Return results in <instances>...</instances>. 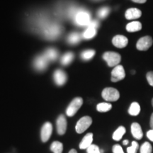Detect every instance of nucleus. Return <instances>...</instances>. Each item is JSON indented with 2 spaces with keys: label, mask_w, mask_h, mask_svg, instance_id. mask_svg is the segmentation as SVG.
Segmentation results:
<instances>
[{
  "label": "nucleus",
  "mask_w": 153,
  "mask_h": 153,
  "mask_svg": "<svg viewBox=\"0 0 153 153\" xmlns=\"http://www.w3.org/2000/svg\"><path fill=\"white\" fill-rule=\"evenodd\" d=\"M81 35L79 33L74 32V33H70L68 37V42L71 45H75L77 44L81 40Z\"/></svg>",
  "instance_id": "obj_22"
},
{
  "label": "nucleus",
  "mask_w": 153,
  "mask_h": 153,
  "mask_svg": "<svg viewBox=\"0 0 153 153\" xmlns=\"http://www.w3.org/2000/svg\"><path fill=\"white\" fill-rule=\"evenodd\" d=\"M96 35H97V28L87 27L82 33V38L84 39L89 40L93 38Z\"/></svg>",
  "instance_id": "obj_20"
},
{
  "label": "nucleus",
  "mask_w": 153,
  "mask_h": 153,
  "mask_svg": "<svg viewBox=\"0 0 153 153\" xmlns=\"http://www.w3.org/2000/svg\"><path fill=\"white\" fill-rule=\"evenodd\" d=\"M92 123V118L90 116H84L78 120L75 126V131L77 133L81 134L90 127Z\"/></svg>",
  "instance_id": "obj_5"
},
{
  "label": "nucleus",
  "mask_w": 153,
  "mask_h": 153,
  "mask_svg": "<svg viewBox=\"0 0 153 153\" xmlns=\"http://www.w3.org/2000/svg\"><path fill=\"white\" fill-rule=\"evenodd\" d=\"M146 78L148 80L149 85L153 87V71L148 72L146 74Z\"/></svg>",
  "instance_id": "obj_32"
},
{
  "label": "nucleus",
  "mask_w": 153,
  "mask_h": 153,
  "mask_svg": "<svg viewBox=\"0 0 153 153\" xmlns=\"http://www.w3.org/2000/svg\"><path fill=\"white\" fill-rule=\"evenodd\" d=\"M112 108V105L110 103L107 102H102L100 104H97V110L99 112L101 113H105L108 112Z\"/></svg>",
  "instance_id": "obj_24"
},
{
  "label": "nucleus",
  "mask_w": 153,
  "mask_h": 153,
  "mask_svg": "<svg viewBox=\"0 0 153 153\" xmlns=\"http://www.w3.org/2000/svg\"><path fill=\"white\" fill-rule=\"evenodd\" d=\"M99 23L98 21L97 20H91L89 24L87 25V27H90V28H97L99 27Z\"/></svg>",
  "instance_id": "obj_33"
},
{
  "label": "nucleus",
  "mask_w": 153,
  "mask_h": 153,
  "mask_svg": "<svg viewBox=\"0 0 153 153\" xmlns=\"http://www.w3.org/2000/svg\"><path fill=\"white\" fill-rule=\"evenodd\" d=\"M56 126L57 132L59 135H63L66 133L68 123H67V120L64 115H60L58 116L56 120Z\"/></svg>",
  "instance_id": "obj_11"
},
{
  "label": "nucleus",
  "mask_w": 153,
  "mask_h": 153,
  "mask_svg": "<svg viewBox=\"0 0 153 153\" xmlns=\"http://www.w3.org/2000/svg\"><path fill=\"white\" fill-rule=\"evenodd\" d=\"M140 112V106L137 102H133L128 108V114L131 116H136Z\"/></svg>",
  "instance_id": "obj_21"
},
{
  "label": "nucleus",
  "mask_w": 153,
  "mask_h": 153,
  "mask_svg": "<svg viewBox=\"0 0 153 153\" xmlns=\"http://www.w3.org/2000/svg\"><path fill=\"white\" fill-rule=\"evenodd\" d=\"M112 151L113 153H125L122 147L118 144H116L113 146Z\"/></svg>",
  "instance_id": "obj_31"
},
{
  "label": "nucleus",
  "mask_w": 153,
  "mask_h": 153,
  "mask_svg": "<svg viewBox=\"0 0 153 153\" xmlns=\"http://www.w3.org/2000/svg\"><path fill=\"white\" fill-rule=\"evenodd\" d=\"M87 153H101V150L97 145L92 144L87 149Z\"/></svg>",
  "instance_id": "obj_30"
},
{
  "label": "nucleus",
  "mask_w": 153,
  "mask_h": 153,
  "mask_svg": "<svg viewBox=\"0 0 153 153\" xmlns=\"http://www.w3.org/2000/svg\"><path fill=\"white\" fill-rule=\"evenodd\" d=\"M131 73H132V74H135V70H132Z\"/></svg>",
  "instance_id": "obj_39"
},
{
  "label": "nucleus",
  "mask_w": 153,
  "mask_h": 153,
  "mask_svg": "<svg viewBox=\"0 0 153 153\" xmlns=\"http://www.w3.org/2000/svg\"><path fill=\"white\" fill-rule=\"evenodd\" d=\"M44 37L48 40H55L62 33V27L57 23H49L42 30Z\"/></svg>",
  "instance_id": "obj_1"
},
{
  "label": "nucleus",
  "mask_w": 153,
  "mask_h": 153,
  "mask_svg": "<svg viewBox=\"0 0 153 153\" xmlns=\"http://www.w3.org/2000/svg\"><path fill=\"white\" fill-rule=\"evenodd\" d=\"M147 137L150 140L151 142L153 143V130L151 129L150 131H148L146 133Z\"/></svg>",
  "instance_id": "obj_34"
},
{
  "label": "nucleus",
  "mask_w": 153,
  "mask_h": 153,
  "mask_svg": "<svg viewBox=\"0 0 153 153\" xmlns=\"http://www.w3.org/2000/svg\"><path fill=\"white\" fill-rule=\"evenodd\" d=\"M82 104H83V99L81 97L74 98L68 106V108H67V116H69V117H72V116H74L76 113L78 111V110L81 108Z\"/></svg>",
  "instance_id": "obj_4"
},
{
  "label": "nucleus",
  "mask_w": 153,
  "mask_h": 153,
  "mask_svg": "<svg viewBox=\"0 0 153 153\" xmlns=\"http://www.w3.org/2000/svg\"><path fill=\"white\" fill-rule=\"evenodd\" d=\"M128 143H129V141L128 140H124L123 141V145H128Z\"/></svg>",
  "instance_id": "obj_37"
},
{
  "label": "nucleus",
  "mask_w": 153,
  "mask_h": 153,
  "mask_svg": "<svg viewBox=\"0 0 153 153\" xmlns=\"http://www.w3.org/2000/svg\"><path fill=\"white\" fill-rule=\"evenodd\" d=\"M74 58V54L71 52L67 53L61 57V63L63 65H68L72 62Z\"/></svg>",
  "instance_id": "obj_25"
},
{
  "label": "nucleus",
  "mask_w": 153,
  "mask_h": 153,
  "mask_svg": "<svg viewBox=\"0 0 153 153\" xmlns=\"http://www.w3.org/2000/svg\"><path fill=\"white\" fill-rule=\"evenodd\" d=\"M142 29V24L139 22H133L129 23L126 26V30L128 32H137Z\"/></svg>",
  "instance_id": "obj_19"
},
{
  "label": "nucleus",
  "mask_w": 153,
  "mask_h": 153,
  "mask_svg": "<svg viewBox=\"0 0 153 153\" xmlns=\"http://www.w3.org/2000/svg\"><path fill=\"white\" fill-rule=\"evenodd\" d=\"M103 58L109 67L118 65L121 60V57L119 53L115 52H106L103 55Z\"/></svg>",
  "instance_id": "obj_6"
},
{
  "label": "nucleus",
  "mask_w": 153,
  "mask_h": 153,
  "mask_svg": "<svg viewBox=\"0 0 153 153\" xmlns=\"http://www.w3.org/2000/svg\"><path fill=\"white\" fill-rule=\"evenodd\" d=\"M51 150L53 153H62L63 144L60 141H54L51 145Z\"/></svg>",
  "instance_id": "obj_23"
},
{
  "label": "nucleus",
  "mask_w": 153,
  "mask_h": 153,
  "mask_svg": "<svg viewBox=\"0 0 153 153\" xmlns=\"http://www.w3.org/2000/svg\"><path fill=\"white\" fill-rule=\"evenodd\" d=\"M54 81L57 85L62 86L67 82V74L65 72L61 70H55L53 74Z\"/></svg>",
  "instance_id": "obj_12"
},
{
  "label": "nucleus",
  "mask_w": 153,
  "mask_h": 153,
  "mask_svg": "<svg viewBox=\"0 0 153 153\" xmlns=\"http://www.w3.org/2000/svg\"><path fill=\"white\" fill-rule=\"evenodd\" d=\"M139 148V144L137 141H133L131 145L127 148V153H137Z\"/></svg>",
  "instance_id": "obj_29"
},
{
  "label": "nucleus",
  "mask_w": 153,
  "mask_h": 153,
  "mask_svg": "<svg viewBox=\"0 0 153 153\" xmlns=\"http://www.w3.org/2000/svg\"><path fill=\"white\" fill-rule=\"evenodd\" d=\"M94 1H99V0H94Z\"/></svg>",
  "instance_id": "obj_41"
},
{
  "label": "nucleus",
  "mask_w": 153,
  "mask_h": 153,
  "mask_svg": "<svg viewBox=\"0 0 153 153\" xmlns=\"http://www.w3.org/2000/svg\"><path fill=\"white\" fill-rule=\"evenodd\" d=\"M53 133V125L50 122H46L42 126L41 131V138L43 143H46L51 138Z\"/></svg>",
  "instance_id": "obj_8"
},
{
  "label": "nucleus",
  "mask_w": 153,
  "mask_h": 153,
  "mask_svg": "<svg viewBox=\"0 0 153 153\" xmlns=\"http://www.w3.org/2000/svg\"><path fill=\"white\" fill-rule=\"evenodd\" d=\"M131 133L133 137L135 139L140 140L143 138V132L141 128L140 125L137 122H134L131 124Z\"/></svg>",
  "instance_id": "obj_14"
},
{
  "label": "nucleus",
  "mask_w": 153,
  "mask_h": 153,
  "mask_svg": "<svg viewBox=\"0 0 153 153\" xmlns=\"http://www.w3.org/2000/svg\"><path fill=\"white\" fill-rule=\"evenodd\" d=\"M150 126L151 128V129L153 130V113L150 116Z\"/></svg>",
  "instance_id": "obj_35"
},
{
  "label": "nucleus",
  "mask_w": 153,
  "mask_h": 153,
  "mask_svg": "<svg viewBox=\"0 0 153 153\" xmlns=\"http://www.w3.org/2000/svg\"><path fill=\"white\" fill-rule=\"evenodd\" d=\"M95 55V51L92 49L86 50L81 53V57L84 60H91Z\"/></svg>",
  "instance_id": "obj_26"
},
{
  "label": "nucleus",
  "mask_w": 153,
  "mask_h": 153,
  "mask_svg": "<svg viewBox=\"0 0 153 153\" xmlns=\"http://www.w3.org/2000/svg\"><path fill=\"white\" fill-rule=\"evenodd\" d=\"M93 143V133H89L86 134L85 137L82 140V141L79 143V149L81 150H87L90 145H92Z\"/></svg>",
  "instance_id": "obj_15"
},
{
  "label": "nucleus",
  "mask_w": 153,
  "mask_h": 153,
  "mask_svg": "<svg viewBox=\"0 0 153 153\" xmlns=\"http://www.w3.org/2000/svg\"><path fill=\"white\" fill-rule=\"evenodd\" d=\"M126 129L124 126H119L116 131H114V133L112 135V138L115 141H120L122 139V137L124 135V134L126 133Z\"/></svg>",
  "instance_id": "obj_17"
},
{
  "label": "nucleus",
  "mask_w": 153,
  "mask_h": 153,
  "mask_svg": "<svg viewBox=\"0 0 153 153\" xmlns=\"http://www.w3.org/2000/svg\"><path fill=\"white\" fill-rule=\"evenodd\" d=\"M44 55L48 60V61H55L58 57V52L55 48H48L44 53Z\"/></svg>",
  "instance_id": "obj_18"
},
{
  "label": "nucleus",
  "mask_w": 153,
  "mask_h": 153,
  "mask_svg": "<svg viewBox=\"0 0 153 153\" xmlns=\"http://www.w3.org/2000/svg\"><path fill=\"white\" fill-rule=\"evenodd\" d=\"M133 2L139 3V4H144L147 1V0H132Z\"/></svg>",
  "instance_id": "obj_36"
},
{
  "label": "nucleus",
  "mask_w": 153,
  "mask_h": 153,
  "mask_svg": "<svg viewBox=\"0 0 153 153\" xmlns=\"http://www.w3.org/2000/svg\"><path fill=\"white\" fill-rule=\"evenodd\" d=\"M110 12V9L108 7H102L98 11L97 15L100 19H104L108 16Z\"/></svg>",
  "instance_id": "obj_28"
},
{
  "label": "nucleus",
  "mask_w": 153,
  "mask_h": 153,
  "mask_svg": "<svg viewBox=\"0 0 153 153\" xmlns=\"http://www.w3.org/2000/svg\"><path fill=\"white\" fill-rule=\"evenodd\" d=\"M126 76V72L123 67L120 65L114 67L111 72V81L113 82H117L123 79Z\"/></svg>",
  "instance_id": "obj_9"
},
{
  "label": "nucleus",
  "mask_w": 153,
  "mask_h": 153,
  "mask_svg": "<svg viewBox=\"0 0 153 153\" xmlns=\"http://www.w3.org/2000/svg\"><path fill=\"white\" fill-rule=\"evenodd\" d=\"M49 61L44 55H38L35 58L33 66L38 71H43L48 68Z\"/></svg>",
  "instance_id": "obj_10"
},
{
  "label": "nucleus",
  "mask_w": 153,
  "mask_h": 153,
  "mask_svg": "<svg viewBox=\"0 0 153 153\" xmlns=\"http://www.w3.org/2000/svg\"><path fill=\"white\" fill-rule=\"evenodd\" d=\"M74 24L79 26H86L91 22V14L87 10L78 8L77 11L72 18Z\"/></svg>",
  "instance_id": "obj_2"
},
{
  "label": "nucleus",
  "mask_w": 153,
  "mask_h": 153,
  "mask_svg": "<svg viewBox=\"0 0 153 153\" xmlns=\"http://www.w3.org/2000/svg\"><path fill=\"white\" fill-rule=\"evenodd\" d=\"M153 40L150 36H147L140 38L137 41L136 44V48L138 51H146L152 45Z\"/></svg>",
  "instance_id": "obj_7"
},
{
  "label": "nucleus",
  "mask_w": 153,
  "mask_h": 153,
  "mask_svg": "<svg viewBox=\"0 0 153 153\" xmlns=\"http://www.w3.org/2000/svg\"><path fill=\"white\" fill-rule=\"evenodd\" d=\"M101 96L106 101H116L120 98V93L115 88L107 87L102 91Z\"/></svg>",
  "instance_id": "obj_3"
},
{
  "label": "nucleus",
  "mask_w": 153,
  "mask_h": 153,
  "mask_svg": "<svg viewBox=\"0 0 153 153\" xmlns=\"http://www.w3.org/2000/svg\"><path fill=\"white\" fill-rule=\"evenodd\" d=\"M112 43L116 48H123L128 43V38L126 36L122 35H117L113 38Z\"/></svg>",
  "instance_id": "obj_13"
},
{
  "label": "nucleus",
  "mask_w": 153,
  "mask_h": 153,
  "mask_svg": "<svg viewBox=\"0 0 153 153\" xmlns=\"http://www.w3.org/2000/svg\"><path fill=\"white\" fill-rule=\"evenodd\" d=\"M152 147L149 142H145L140 148V153H152Z\"/></svg>",
  "instance_id": "obj_27"
},
{
  "label": "nucleus",
  "mask_w": 153,
  "mask_h": 153,
  "mask_svg": "<svg viewBox=\"0 0 153 153\" xmlns=\"http://www.w3.org/2000/svg\"><path fill=\"white\" fill-rule=\"evenodd\" d=\"M142 16V11L137 8H131L127 9L126 11L125 16L128 20L139 19Z\"/></svg>",
  "instance_id": "obj_16"
},
{
  "label": "nucleus",
  "mask_w": 153,
  "mask_h": 153,
  "mask_svg": "<svg viewBox=\"0 0 153 153\" xmlns=\"http://www.w3.org/2000/svg\"><path fill=\"white\" fill-rule=\"evenodd\" d=\"M68 153H77V152H76V150H74V149H72V150L69 151Z\"/></svg>",
  "instance_id": "obj_38"
},
{
  "label": "nucleus",
  "mask_w": 153,
  "mask_h": 153,
  "mask_svg": "<svg viewBox=\"0 0 153 153\" xmlns=\"http://www.w3.org/2000/svg\"><path fill=\"white\" fill-rule=\"evenodd\" d=\"M152 107H153V98L152 99Z\"/></svg>",
  "instance_id": "obj_40"
}]
</instances>
